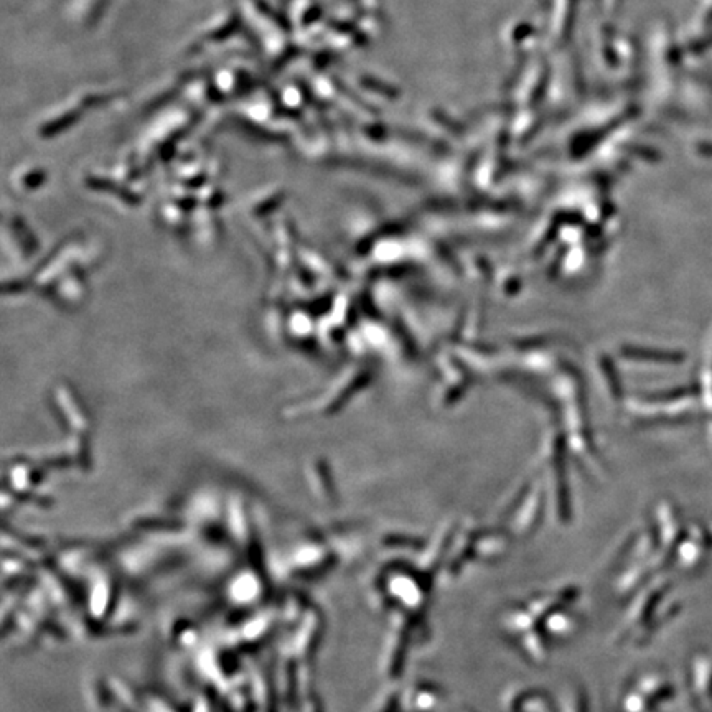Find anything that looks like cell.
Wrapping results in <instances>:
<instances>
[{"label":"cell","instance_id":"1","mask_svg":"<svg viewBox=\"0 0 712 712\" xmlns=\"http://www.w3.org/2000/svg\"><path fill=\"white\" fill-rule=\"evenodd\" d=\"M437 699H439L437 691H431L429 687H423V685H420L419 687H416L411 699H409V702H411V711L420 712L429 709V707H434L437 704Z\"/></svg>","mask_w":712,"mask_h":712},{"label":"cell","instance_id":"2","mask_svg":"<svg viewBox=\"0 0 712 712\" xmlns=\"http://www.w3.org/2000/svg\"><path fill=\"white\" fill-rule=\"evenodd\" d=\"M564 707L562 712H587L585 709V698L580 694V691H572L564 696Z\"/></svg>","mask_w":712,"mask_h":712}]
</instances>
